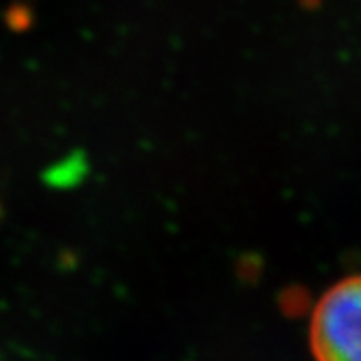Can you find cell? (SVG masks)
<instances>
[{"mask_svg":"<svg viewBox=\"0 0 361 361\" xmlns=\"http://www.w3.org/2000/svg\"><path fill=\"white\" fill-rule=\"evenodd\" d=\"M0 215H2V207H0Z\"/></svg>","mask_w":361,"mask_h":361,"instance_id":"5b68a950","label":"cell"},{"mask_svg":"<svg viewBox=\"0 0 361 361\" xmlns=\"http://www.w3.org/2000/svg\"><path fill=\"white\" fill-rule=\"evenodd\" d=\"M311 349L317 361H361V275L339 281L317 301Z\"/></svg>","mask_w":361,"mask_h":361,"instance_id":"6da1fadb","label":"cell"},{"mask_svg":"<svg viewBox=\"0 0 361 361\" xmlns=\"http://www.w3.org/2000/svg\"><path fill=\"white\" fill-rule=\"evenodd\" d=\"M4 25L16 35L28 32L35 25V11L30 8V4L16 0L13 4H8V8L4 11Z\"/></svg>","mask_w":361,"mask_h":361,"instance_id":"3957f363","label":"cell"},{"mask_svg":"<svg viewBox=\"0 0 361 361\" xmlns=\"http://www.w3.org/2000/svg\"><path fill=\"white\" fill-rule=\"evenodd\" d=\"M311 297L303 287H289L279 295V307L287 317H299L310 310Z\"/></svg>","mask_w":361,"mask_h":361,"instance_id":"277c9868","label":"cell"},{"mask_svg":"<svg viewBox=\"0 0 361 361\" xmlns=\"http://www.w3.org/2000/svg\"><path fill=\"white\" fill-rule=\"evenodd\" d=\"M89 171L90 165L87 153L82 149H75L63 159H59L56 163H52L51 167L44 169L40 179L51 189L71 191L89 177Z\"/></svg>","mask_w":361,"mask_h":361,"instance_id":"7a4b0ae2","label":"cell"}]
</instances>
